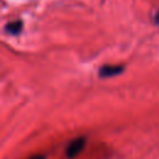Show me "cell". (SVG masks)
Instances as JSON below:
<instances>
[{
    "label": "cell",
    "mask_w": 159,
    "mask_h": 159,
    "mask_svg": "<svg viewBox=\"0 0 159 159\" xmlns=\"http://www.w3.org/2000/svg\"><path fill=\"white\" fill-rule=\"evenodd\" d=\"M27 159H46V157L42 155V154H36V155H32V157H30Z\"/></svg>",
    "instance_id": "cell-4"
},
{
    "label": "cell",
    "mask_w": 159,
    "mask_h": 159,
    "mask_svg": "<svg viewBox=\"0 0 159 159\" xmlns=\"http://www.w3.org/2000/svg\"><path fill=\"white\" fill-rule=\"evenodd\" d=\"M22 30V21L21 20H15L10 21L5 25V32L9 35H17Z\"/></svg>",
    "instance_id": "cell-3"
},
{
    "label": "cell",
    "mask_w": 159,
    "mask_h": 159,
    "mask_svg": "<svg viewBox=\"0 0 159 159\" xmlns=\"http://www.w3.org/2000/svg\"><path fill=\"white\" fill-rule=\"evenodd\" d=\"M123 70H124L123 65H104V66L99 67L98 76L101 78H109V77L120 75L123 72Z\"/></svg>",
    "instance_id": "cell-2"
},
{
    "label": "cell",
    "mask_w": 159,
    "mask_h": 159,
    "mask_svg": "<svg viewBox=\"0 0 159 159\" xmlns=\"http://www.w3.org/2000/svg\"><path fill=\"white\" fill-rule=\"evenodd\" d=\"M84 145H86V138L84 137H77L73 140H71L66 147V152H65L66 158L73 159L76 155H78L82 152Z\"/></svg>",
    "instance_id": "cell-1"
},
{
    "label": "cell",
    "mask_w": 159,
    "mask_h": 159,
    "mask_svg": "<svg viewBox=\"0 0 159 159\" xmlns=\"http://www.w3.org/2000/svg\"><path fill=\"white\" fill-rule=\"evenodd\" d=\"M154 22H155V25H158V26H159V10L154 14Z\"/></svg>",
    "instance_id": "cell-5"
}]
</instances>
